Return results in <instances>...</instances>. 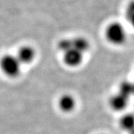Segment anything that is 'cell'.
I'll return each mask as SVG.
<instances>
[{
  "instance_id": "7",
  "label": "cell",
  "mask_w": 134,
  "mask_h": 134,
  "mask_svg": "<svg viewBox=\"0 0 134 134\" xmlns=\"http://www.w3.org/2000/svg\"><path fill=\"white\" fill-rule=\"evenodd\" d=\"M119 124L121 128L127 132L129 133L134 129V114H126L120 119Z\"/></svg>"
},
{
  "instance_id": "8",
  "label": "cell",
  "mask_w": 134,
  "mask_h": 134,
  "mask_svg": "<svg viewBox=\"0 0 134 134\" xmlns=\"http://www.w3.org/2000/svg\"><path fill=\"white\" fill-rule=\"evenodd\" d=\"M72 40V47L74 49L80 51L82 53L87 52L90 47L89 42L83 37L75 38Z\"/></svg>"
},
{
  "instance_id": "10",
  "label": "cell",
  "mask_w": 134,
  "mask_h": 134,
  "mask_svg": "<svg viewBox=\"0 0 134 134\" xmlns=\"http://www.w3.org/2000/svg\"><path fill=\"white\" fill-rule=\"evenodd\" d=\"M58 47L61 51L65 53L66 51H69L73 48V47H72V40L68 39V38L61 40L58 43Z\"/></svg>"
},
{
  "instance_id": "5",
  "label": "cell",
  "mask_w": 134,
  "mask_h": 134,
  "mask_svg": "<svg viewBox=\"0 0 134 134\" xmlns=\"http://www.w3.org/2000/svg\"><path fill=\"white\" fill-rule=\"evenodd\" d=\"M129 98L121 93L114 95L110 101V105L113 110L116 111L123 110L128 105Z\"/></svg>"
},
{
  "instance_id": "3",
  "label": "cell",
  "mask_w": 134,
  "mask_h": 134,
  "mask_svg": "<svg viewBox=\"0 0 134 134\" xmlns=\"http://www.w3.org/2000/svg\"><path fill=\"white\" fill-rule=\"evenodd\" d=\"M83 59V53L77 51L76 49H71L64 53V61L67 65L75 67L80 65Z\"/></svg>"
},
{
  "instance_id": "6",
  "label": "cell",
  "mask_w": 134,
  "mask_h": 134,
  "mask_svg": "<svg viewBox=\"0 0 134 134\" xmlns=\"http://www.w3.org/2000/svg\"><path fill=\"white\" fill-rule=\"evenodd\" d=\"M59 106L64 112H70L76 106V101L72 96L70 95H63L59 101Z\"/></svg>"
},
{
  "instance_id": "4",
  "label": "cell",
  "mask_w": 134,
  "mask_h": 134,
  "mask_svg": "<svg viewBox=\"0 0 134 134\" xmlns=\"http://www.w3.org/2000/svg\"><path fill=\"white\" fill-rule=\"evenodd\" d=\"M36 56V52L34 48L30 46H24L19 49L17 58L20 64H29L33 61Z\"/></svg>"
},
{
  "instance_id": "1",
  "label": "cell",
  "mask_w": 134,
  "mask_h": 134,
  "mask_svg": "<svg viewBox=\"0 0 134 134\" xmlns=\"http://www.w3.org/2000/svg\"><path fill=\"white\" fill-rule=\"evenodd\" d=\"M105 36L109 42L115 45H121L127 40V33L121 23L114 22L110 23L105 31Z\"/></svg>"
},
{
  "instance_id": "11",
  "label": "cell",
  "mask_w": 134,
  "mask_h": 134,
  "mask_svg": "<svg viewBox=\"0 0 134 134\" xmlns=\"http://www.w3.org/2000/svg\"><path fill=\"white\" fill-rule=\"evenodd\" d=\"M128 19H129L130 23L134 28V6H131L130 8L128 10Z\"/></svg>"
},
{
  "instance_id": "12",
  "label": "cell",
  "mask_w": 134,
  "mask_h": 134,
  "mask_svg": "<svg viewBox=\"0 0 134 134\" xmlns=\"http://www.w3.org/2000/svg\"><path fill=\"white\" fill-rule=\"evenodd\" d=\"M128 133H129V134H134V129H133L132 131H130V132Z\"/></svg>"
},
{
  "instance_id": "2",
  "label": "cell",
  "mask_w": 134,
  "mask_h": 134,
  "mask_svg": "<svg viewBox=\"0 0 134 134\" xmlns=\"http://www.w3.org/2000/svg\"><path fill=\"white\" fill-rule=\"evenodd\" d=\"M20 62L16 56L7 54L0 59V68L6 75L15 77L20 72Z\"/></svg>"
},
{
  "instance_id": "9",
  "label": "cell",
  "mask_w": 134,
  "mask_h": 134,
  "mask_svg": "<svg viewBox=\"0 0 134 134\" xmlns=\"http://www.w3.org/2000/svg\"><path fill=\"white\" fill-rule=\"evenodd\" d=\"M119 93L125 95L128 98L131 95H134L133 83L128 82H122L120 86V92Z\"/></svg>"
}]
</instances>
